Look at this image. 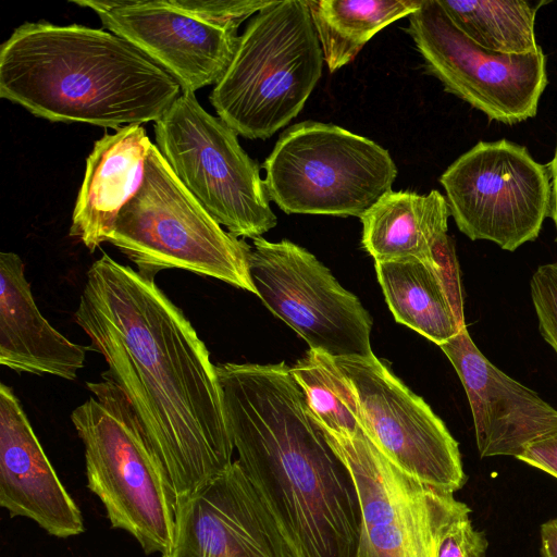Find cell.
I'll return each instance as SVG.
<instances>
[{
    "mask_svg": "<svg viewBox=\"0 0 557 557\" xmlns=\"http://www.w3.org/2000/svg\"><path fill=\"white\" fill-rule=\"evenodd\" d=\"M74 320L128 400L176 507L233 463L215 366L154 277L102 253Z\"/></svg>",
    "mask_w": 557,
    "mask_h": 557,
    "instance_id": "1",
    "label": "cell"
},
{
    "mask_svg": "<svg viewBox=\"0 0 557 557\" xmlns=\"http://www.w3.org/2000/svg\"><path fill=\"white\" fill-rule=\"evenodd\" d=\"M236 459L296 557H357L352 474L284 362L215 364Z\"/></svg>",
    "mask_w": 557,
    "mask_h": 557,
    "instance_id": "2",
    "label": "cell"
},
{
    "mask_svg": "<svg viewBox=\"0 0 557 557\" xmlns=\"http://www.w3.org/2000/svg\"><path fill=\"white\" fill-rule=\"evenodd\" d=\"M181 94L168 72L103 29L27 22L0 48V97L52 122H157Z\"/></svg>",
    "mask_w": 557,
    "mask_h": 557,
    "instance_id": "3",
    "label": "cell"
},
{
    "mask_svg": "<svg viewBox=\"0 0 557 557\" xmlns=\"http://www.w3.org/2000/svg\"><path fill=\"white\" fill-rule=\"evenodd\" d=\"M323 62L307 0H272L239 36L210 102L238 135L268 139L300 113Z\"/></svg>",
    "mask_w": 557,
    "mask_h": 557,
    "instance_id": "4",
    "label": "cell"
},
{
    "mask_svg": "<svg viewBox=\"0 0 557 557\" xmlns=\"http://www.w3.org/2000/svg\"><path fill=\"white\" fill-rule=\"evenodd\" d=\"M102 376L87 383L91 396L71 414L84 445L88 487L112 528L132 534L146 554L166 555L175 530L171 485L124 393Z\"/></svg>",
    "mask_w": 557,
    "mask_h": 557,
    "instance_id": "5",
    "label": "cell"
},
{
    "mask_svg": "<svg viewBox=\"0 0 557 557\" xmlns=\"http://www.w3.org/2000/svg\"><path fill=\"white\" fill-rule=\"evenodd\" d=\"M108 242L143 275L181 269L257 295L249 270L251 246L222 228L178 181L154 144L147 153L141 185L120 211Z\"/></svg>",
    "mask_w": 557,
    "mask_h": 557,
    "instance_id": "6",
    "label": "cell"
},
{
    "mask_svg": "<svg viewBox=\"0 0 557 557\" xmlns=\"http://www.w3.org/2000/svg\"><path fill=\"white\" fill-rule=\"evenodd\" d=\"M270 200L285 213L360 216L397 177L388 150L341 126L286 128L263 163Z\"/></svg>",
    "mask_w": 557,
    "mask_h": 557,
    "instance_id": "7",
    "label": "cell"
},
{
    "mask_svg": "<svg viewBox=\"0 0 557 557\" xmlns=\"http://www.w3.org/2000/svg\"><path fill=\"white\" fill-rule=\"evenodd\" d=\"M153 128L156 146L175 176L228 233L253 239L276 225L258 162L195 92L183 90Z\"/></svg>",
    "mask_w": 557,
    "mask_h": 557,
    "instance_id": "8",
    "label": "cell"
},
{
    "mask_svg": "<svg viewBox=\"0 0 557 557\" xmlns=\"http://www.w3.org/2000/svg\"><path fill=\"white\" fill-rule=\"evenodd\" d=\"M440 183L459 231L508 251L535 240L550 214L548 164L507 139L479 141L445 170Z\"/></svg>",
    "mask_w": 557,
    "mask_h": 557,
    "instance_id": "9",
    "label": "cell"
},
{
    "mask_svg": "<svg viewBox=\"0 0 557 557\" xmlns=\"http://www.w3.org/2000/svg\"><path fill=\"white\" fill-rule=\"evenodd\" d=\"M251 281L267 308L310 349L334 358L372 352V318L311 252L287 239H252Z\"/></svg>",
    "mask_w": 557,
    "mask_h": 557,
    "instance_id": "10",
    "label": "cell"
},
{
    "mask_svg": "<svg viewBox=\"0 0 557 557\" xmlns=\"http://www.w3.org/2000/svg\"><path fill=\"white\" fill-rule=\"evenodd\" d=\"M408 21L406 33L425 70L447 92L491 121L511 125L536 114L548 83L542 49L527 54L485 50L450 21L437 0H422Z\"/></svg>",
    "mask_w": 557,
    "mask_h": 557,
    "instance_id": "11",
    "label": "cell"
},
{
    "mask_svg": "<svg viewBox=\"0 0 557 557\" xmlns=\"http://www.w3.org/2000/svg\"><path fill=\"white\" fill-rule=\"evenodd\" d=\"M327 441L348 466L362 511L357 557H436L438 536L470 508L454 493L405 473L359 430Z\"/></svg>",
    "mask_w": 557,
    "mask_h": 557,
    "instance_id": "12",
    "label": "cell"
},
{
    "mask_svg": "<svg viewBox=\"0 0 557 557\" xmlns=\"http://www.w3.org/2000/svg\"><path fill=\"white\" fill-rule=\"evenodd\" d=\"M334 359L355 392L362 431L381 454L425 484L460 490L467 475L458 443L431 407L373 354Z\"/></svg>",
    "mask_w": 557,
    "mask_h": 557,
    "instance_id": "13",
    "label": "cell"
},
{
    "mask_svg": "<svg viewBox=\"0 0 557 557\" xmlns=\"http://www.w3.org/2000/svg\"><path fill=\"white\" fill-rule=\"evenodd\" d=\"M91 9L104 28L131 42L193 91L216 85L237 49L236 29L207 23L171 0H72Z\"/></svg>",
    "mask_w": 557,
    "mask_h": 557,
    "instance_id": "14",
    "label": "cell"
},
{
    "mask_svg": "<svg viewBox=\"0 0 557 557\" xmlns=\"http://www.w3.org/2000/svg\"><path fill=\"white\" fill-rule=\"evenodd\" d=\"M162 557H296L237 460L176 507Z\"/></svg>",
    "mask_w": 557,
    "mask_h": 557,
    "instance_id": "15",
    "label": "cell"
},
{
    "mask_svg": "<svg viewBox=\"0 0 557 557\" xmlns=\"http://www.w3.org/2000/svg\"><path fill=\"white\" fill-rule=\"evenodd\" d=\"M440 347L466 391L482 458H518L556 425L557 410L495 367L475 346L466 325Z\"/></svg>",
    "mask_w": 557,
    "mask_h": 557,
    "instance_id": "16",
    "label": "cell"
},
{
    "mask_svg": "<svg viewBox=\"0 0 557 557\" xmlns=\"http://www.w3.org/2000/svg\"><path fill=\"white\" fill-rule=\"evenodd\" d=\"M0 505L66 539L85 531L78 506L44 451L12 388L0 384Z\"/></svg>",
    "mask_w": 557,
    "mask_h": 557,
    "instance_id": "17",
    "label": "cell"
},
{
    "mask_svg": "<svg viewBox=\"0 0 557 557\" xmlns=\"http://www.w3.org/2000/svg\"><path fill=\"white\" fill-rule=\"evenodd\" d=\"M88 347L70 342L40 313L14 252L0 253V363L16 372L74 380Z\"/></svg>",
    "mask_w": 557,
    "mask_h": 557,
    "instance_id": "18",
    "label": "cell"
},
{
    "mask_svg": "<svg viewBox=\"0 0 557 557\" xmlns=\"http://www.w3.org/2000/svg\"><path fill=\"white\" fill-rule=\"evenodd\" d=\"M151 144L141 125L106 133L95 141L70 227V235L90 252L109 240L120 211L140 187Z\"/></svg>",
    "mask_w": 557,
    "mask_h": 557,
    "instance_id": "19",
    "label": "cell"
},
{
    "mask_svg": "<svg viewBox=\"0 0 557 557\" xmlns=\"http://www.w3.org/2000/svg\"><path fill=\"white\" fill-rule=\"evenodd\" d=\"M376 277L395 320L438 346L466 325L453 243L436 261H374Z\"/></svg>",
    "mask_w": 557,
    "mask_h": 557,
    "instance_id": "20",
    "label": "cell"
},
{
    "mask_svg": "<svg viewBox=\"0 0 557 557\" xmlns=\"http://www.w3.org/2000/svg\"><path fill=\"white\" fill-rule=\"evenodd\" d=\"M449 215L436 189L426 195L391 190L360 216L362 246L374 261H436L451 244Z\"/></svg>",
    "mask_w": 557,
    "mask_h": 557,
    "instance_id": "21",
    "label": "cell"
},
{
    "mask_svg": "<svg viewBox=\"0 0 557 557\" xmlns=\"http://www.w3.org/2000/svg\"><path fill=\"white\" fill-rule=\"evenodd\" d=\"M422 0H307L331 73L352 62L381 29L408 17Z\"/></svg>",
    "mask_w": 557,
    "mask_h": 557,
    "instance_id": "22",
    "label": "cell"
},
{
    "mask_svg": "<svg viewBox=\"0 0 557 557\" xmlns=\"http://www.w3.org/2000/svg\"><path fill=\"white\" fill-rule=\"evenodd\" d=\"M450 21L473 42L502 54L541 50L534 33L542 2L524 0H437Z\"/></svg>",
    "mask_w": 557,
    "mask_h": 557,
    "instance_id": "23",
    "label": "cell"
},
{
    "mask_svg": "<svg viewBox=\"0 0 557 557\" xmlns=\"http://www.w3.org/2000/svg\"><path fill=\"white\" fill-rule=\"evenodd\" d=\"M290 372L302 389L312 417L326 432L351 436L361 430V417L352 387L334 357L309 349Z\"/></svg>",
    "mask_w": 557,
    "mask_h": 557,
    "instance_id": "24",
    "label": "cell"
},
{
    "mask_svg": "<svg viewBox=\"0 0 557 557\" xmlns=\"http://www.w3.org/2000/svg\"><path fill=\"white\" fill-rule=\"evenodd\" d=\"M185 12L215 26L236 29L271 1L262 0H171Z\"/></svg>",
    "mask_w": 557,
    "mask_h": 557,
    "instance_id": "25",
    "label": "cell"
},
{
    "mask_svg": "<svg viewBox=\"0 0 557 557\" xmlns=\"http://www.w3.org/2000/svg\"><path fill=\"white\" fill-rule=\"evenodd\" d=\"M530 288L541 334L557 354V262L539 267Z\"/></svg>",
    "mask_w": 557,
    "mask_h": 557,
    "instance_id": "26",
    "label": "cell"
},
{
    "mask_svg": "<svg viewBox=\"0 0 557 557\" xmlns=\"http://www.w3.org/2000/svg\"><path fill=\"white\" fill-rule=\"evenodd\" d=\"M469 512L450 520L442 530L436 547V557H484L487 540L476 531L469 519Z\"/></svg>",
    "mask_w": 557,
    "mask_h": 557,
    "instance_id": "27",
    "label": "cell"
},
{
    "mask_svg": "<svg viewBox=\"0 0 557 557\" xmlns=\"http://www.w3.org/2000/svg\"><path fill=\"white\" fill-rule=\"evenodd\" d=\"M517 459L557 479V423L532 442Z\"/></svg>",
    "mask_w": 557,
    "mask_h": 557,
    "instance_id": "28",
    "label": "cell"
},
{
    "mask_svg": "<svg viewBox=\"0 0 557 557\" xmlns=\"http://www.w3.org/2000/svg\"><path fill=\"white\" fill-rule=\"evenodd\" d=\"M542 557H557V518L541 525Z\"/></svg>",
    "mask_w": 557,
    "mask_h": 557,
    "instance_id": "29",
    "label": "cell"
},
{
    "mask_svg": "<svg viewBox=\"0 0 557 557\" xmlns=\"http://www.w3.org/2000/svg\"><path fill=\"white\" fill-rule=\"evenodd\" d=\"M550 180H552V195H550V214L549 218L554 221L557 232V144L555 153L552 161L548 163ZM557 242V236H556Z\"/></svg>",
    "mask_w": 557,
    "mask_h": 557,
    "instance_id": "30",
    "label": "cell"
}]
</instances>
